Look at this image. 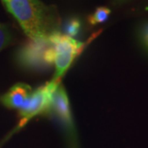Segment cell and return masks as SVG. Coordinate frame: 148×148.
<instances>
[{
	"label": "cell",
	"instance_id": "1",
	"mask_svg": "<svg viewBox=\"0 0 148 148\" xmlns=\"http://www.w3.org/2000/svg\"><path fill=\"white\" fill-rule=\"evenodd\" d=\"M29 39L47 38L58 32L59 17L53 7L40 0H2Z\"/></svg>",
	"mask_w": 148,
	"mask_h": 148
},
{
	"label": "cell",
	"instance_id": "2",
	"mask_svg": "<svg viewBox=\"0 0 148 148\" xmlns=\"http://www.w3.org/2000/svg\"><path fill=\"white\" fill-rule=\"evenodd\" d=\"M16 59L23 69L45 71L54 64V49L48 37L29 39L17 50Z\"/></svg>",
	"mask_w": 148,
	"mask_h": 148
},
{
	"label": "cell",
	"instance_id": "3",
	"mask_svg": "<svg viewBox=\"0 0 148 148\" xmlns=\"http://www.w3.org/2000/svg\"><path fill=\"white\" fill-rule=\"evenodd\" d=\"M48 38L54 49L55 73L52 81L60 82L62 76L75 58L82 52L86 45L58 32H54Z\"/></svg>",
	"mask_w": 148,
	"mask_h": 148
},
{
	"label": "cell",
	"instance_id": "4",
	"mask_svg": "<svg viewBox=\"0 0 148 148\" xmlns=\"http://www.w3.org/2000/svg\"><path fill=\"white\" fill-rule=\"evenodd\" d=\"M58 122L71 148H77V133L72 117L69 97L63 86L59 85L52 93L50 111Z\"/></svg>",
	"mask_w": 148,
	"mask_h": 148
},
{
	"label": "cell",
	"instance_id": "5",
	"mask_svg": "<svg viewBox=\"0 0 148 148\" xmlns=\"http://www.w3.org/2000/svg\"><path fill=\"white\" fill-rule=\"evenodd\" d=\"M59 85L60 82L51 81L32 92L25 106L19 110L20 122L17 128L23 127L33 117L41 114L49 113L52 93Z\"/></svg>",
	"mask_w": 148,
	"mask_h": 148
},
{
	"label": "cell",
	"instance_id": "6",
	"mask_svg": "<svg viewBox=\"0 0 148 148\" xmlns=\"http://www.w3.org/2000/svg\"><path fill=\"white\" fill-rule=\"evenodd\" d=\"M32 87L25 83L14 85L5 95L0 97L2 104L9 109L20 110L32 95Z\"/></svg>",
	"mask_w": 148,
	"mask_h": 148
},
{
	"label": "cell",
	"instance_id": "7",
	"mask_svg": "<svg viewBox=\"0 0 148 148\" xmlns=\"http://www.w3.org/2000/svg\"><path fill=\"white\" fill-rule=\"evenodd\" d=\"M111 11L106 7H99L96 8L95 12L88 16V21L90 25L95 26L99 23H103L108 19Z\"/></svg>",
	"mask_w": 148,
	"mask_h": 148
},
{
	"label": "cell",
	"instance_id": "8",
	"mask_svg": "<svg viewBox=\"0 0 148 148\" xmlns=\"http://www.w3.org/2000/svg\"><path fill=\"white\" fill-rule=\"evenodd\" d=\"M81 27H82V23L78 18L77 17L69 18L64 25L65 35L71 38L77 36L79 34Z\"/></svg>",
	"mask_w": 148,
	"mask_h": 148
},
{
	"label": "cell",
	"instance_id": "9",
	"mask_svg": "<svg viewBox=\"0 0 148 148\" xmlns=\"http://www.w3.org/2000/svg\"><path fill=\"white\" fill-rule=\"evenodd\" d=\"M12 35L6 25L0 24V51L10 45L12 41Z\"/></svg>",
	"mask_w": 148,
	"mask_h": 148
},
{
	"label": "cell",
	"instance_id": "10",
	"mask_svg": "<svg viewBox=\"0 0 148 148\" xmlns=\"http://www.w3.org/2000/svg\"><path fill=\"white\" fill-rule=\"evenodd\" d=\"M142 36H143L144 42L148 46V24H147L145 27H143V32H142Z\"/></svg>",
	"mask_w": 148,
	"mask_h": 148
}]
</instances>
